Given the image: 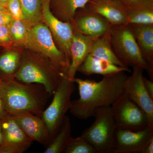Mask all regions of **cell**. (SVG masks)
<instances>
[{"instance_id": "f1b7e54d", "label": "cell", "mask_w": 153, "mask_h": 153, "mask_svg": "<svg viewBox=\"0 0 153 153\" xmlns=\"http://www.w3.org/2000/svg\"><path fill=\"white\" fill-rule=\"evenodd\" d=\"M13 19V18L7 10L0 11V26H7Z\"/></svg>"}, {"instance_id": "74e56055", "label": "cell", "mask_w": 153, "mask_h": 153, "mask_svg": "<svg viewBox=\"0 0 153 153\" xmlns=\"http://www.w3.org/2000/svg\"><path fill=\"white\" fill-rule=\"evenodd\" d=\"M1 80H0V85H1Z\"/></svg>"}, {"instance_id": "e0dca14e", "label": "cell", "mask_w": 153, "mask_h": 153, "mask_svg": "<svg viewBox=\"0 0 153 153\" xmlns=\"http://www.w3.org/2000/svg\"><path fill=\"white\" fill-rule=\"evenodd\" d=\"M130 25L144 59L147 63L146 71L153 76V25Z\"/></svg>"}, {"instance_id": "7402d4cb", "label": "cell", "mask_w": 153, "mask_h": 153, "mask_svg": "<svg viewBox=\"0 0 153 153\" xmlns=\"http://www.w3.org/2000/svg\"><path fill=\"white\" fill-rule=\"evenodd\" d=\"M70 118L66 115L59 128L45 146L44 153H62L71 138Z\"/></svg>"}, {"instance_id": "7a4b0ae2", "label": "cell", "mask_w": 153, "mask_h": 153, "mask_svg": "<svg viewBox=\"0 0 153 153\" xmlns=\"http://www.w3.org/2000/svg\"><path fill=\"white\" fill-rule=\"evenodd\" d=\"M0 96L7 113H27L40 117L50 96L42 85L16 79L1 81Z\"/></svg>"}, {"instance_id": "4fadbf2b", "label": "cell", "mask_w": 153, "mask_h": 153, "mask_svg": "<svg viewBox=\"0 0 153 153\" xmlns=\"http://www.w3.org/2000/svg\"><path fill=\"white\" fill-rule=\"evenodd\" d=\"M86 7L101 16L111 26L128 25L125 7L121 1L88 0Z\"/></svg>"}, {"instance_id": "cb8c5ba5", "label": "cell", "mask_w": 153, "mask_h": 153, "mask_svg": "<svg viewBox=\"0 0 153 153\" xmlns=\"http://www.w3.org/2000/svg\"><path fill=\"white\" fill-rule=\"evenodd\" d=\"M125 10L128 24L153 25V2L125 7Z\"/></svg>"}, {"instance_id": "5bb4252c", "label": "cell", "mask_w": 153, "mask_h": 153, "mask_svg": "<svg viewBox=\"0 0 153 153\" xmlns=\"http://www.w3.org/2000/svg\"><path fill=\"white\" fill-rule=\"evenodd\" d=\"M9 114L17 122L31 140L37 142L45 146L48 144L49 141V132L41 117L27 113Z\"/></svg>"}, {"instance_id": "2e32d148", "label": "cell", "mask_w": 153, "mask_h": 153, "mask_svg": "<svg viewBox=\"0 0 153 153\" xmlns=\"http://www.w3.org/2000/svg\"><path fill=\"white\" fill-rule=\"evenodd\" d=\"M96 38L85 36L74 30L70 48L71 62L66 72L70 80L73 81L75 77L78 68L89 55L91 46Z\"/></svg>"}, {"instance_id": "ba28073f", "label": "cell", "mask_w": 153, "mask_h": 153, "mask_svg": "<svg viewBox=\"0 0 153 153\" xmlns=\"http://www.w3.org/2000/svg\"><path fill=\"white\" fill-rule=\"evenodd\" d=\"M111 107L118 127L134 131L149 127L144 111L124 94Z\"/></svg>"}, {"instance_id": "1f68e13d", "label": "cell", "mask_w": 153, "mask_h": 153, "mask_svg": "<svg viewBox=\"0 0 153 153\" xmlns=\"http://www.w3.org/2000/svg\"><path fill=\"white\" fill-rule=\"evenodd\" d=\"M0 153H22L18 149L4 144L0 146Z\"/></svg>"}, {"instance_id": "4316f807", "label": "cell", "mask_w": 153, "mask_h": 153, "mask_svg": "<svg viewBox=\"0 0 153 153\" xmlns=\"http://www.w3.org/2000/svg\"><path fill=\"white\" fill-rule=\"evenodd\" d=\"M6 8L13 19L22 21L23 15L20 0H9Z\"/></svg>"}, {"instance_id": "ffe728a7", "label": "cell", "mask_w": 153, "mask_h": 153, "mask_svg": "<svg viewBox=\"0 0 153 153\" xmlns=\"http://www.w3.org/2000/svg\"><path fill=\"white\" fill-rule=\"evenodd\" d=\"M88 0H50L53 15L63 22H72L77 10L85 8Z\"/></svg>"}, {"instance_id": "83f0119b", "label": "cell", "mask_w": 153, "mask_h": 153, "mask_svg": "<svg viewBox=\"0 0 153 153\" xmlns=\"http://www.w3.org/2000/svg\"><path fill=\"white\" fill-rule=\"evenodd\" d=\"M0 46L4 49L13 47L9 33L8 25L0 26Z\"/></svg>"}, {"instance_id": "9c48e42d", "label": "cell", "mask_w": 153, "mask_h": 153, "mask_svg": "<svg viewBox=\"0 0 153 153\" xmlns=\"http://www.w3.org/2000/svg\"><path fill=\"white\" fill-rule=\"evenodd\" d=\"M42 1L43 22L50 30L56 46L70 62V48L74 33L72 23L62 22L53 15L50 10V0Z\"/></svg>"}, {"instance_id": "30bf717a", "label": "cell", "mask_w": 153, "mask_h": 153, "mask_svg": "<svg viewBox=\"0 0 153 153\" xmlns=\"http://www.w3.org/2000/svg\"><path fill=\"white\" fill-rule=\"evenodd\" d=\"M143 69L133 67L131 75L128 76L123 86L124 94L144 111L149 127L153 129V99L148 94L143 81Z\"/></svg>"}, {"instance_id": "8d00e7d4", "label": "cell", "mask_w": 153, "mask_h": 153, "mask_svg": "<svg viewBox=\"0 0 153 153\" xmlns=\"http://www.w3.org/2000/svg\"><path fill=\"white\" fill-rule=\"evenodd\" d=\"M7 10V9L5 7H4V6L2 5H1V4H0V11Z\"/></svg>"}, {"instance_id": "484cf974", "label": "cell", "mask_w": 153, "mask_h": 153, "mask_svg": "<svg viewBox=\"0 0 153 153\" xmlns=\"http://www.w3.org/2000/svg\"><path fill=\"white\" fill-rule=\"evenodd\" d=\"M64 153H97L90 143L81 135L71 137L64 151Z\"/></svg>"}, {"instance_id": "44dd1931", "label": "cell", "mask_w": 153, "mask_h": 153, "mask_svg": "<svg viewBox=\"0 0 153 153\" xmlns=\"http://www.w3.org/2000/svg\"><path fill=\"white\" fill-rule=\"evenodd\" d=\"M89 55L117 66L128 67L119 60L114 52L110 42V30L103 36L94 39L91 46Z\"/></svg>"}, {"instance_id": "9a60e30c", "label": "cell", "mask_w": 153, "mask_h": 153, "mask_svg": "<svg viewBox=\"0 0 153 153\" xmlns=\"http://www.w3.org/2000/svg\"><path fill=\"white\" fill-rule=\"evenodd\" d=\"M0 123L2 131L3 144L16 148L22 153L29 149L33 142L27 137L10 115L7 113L0 119Z\"/></svg>"}, {"instance_id": "8992f818", "label": "cell", "mask_w": 153, "mask_h": 153, "mask_svg": "<svg viewBox=\"0 0 153 153\" xmlns=\"http://www.w3.org/2000/svg\"><path fill=\"white\" fill-rule=\"evenodd\" d=\"M74 82L66 73L61 76L50 105L44 110L41 117L47 126L49 141L55 134L69 110L71 95L74 90Z\"/></svg>"}, {"instance_id": "e575fe53", "label": "cell", "mask_w": 153, "mask_h": 153, "mask_svg": "<svg viewBox=\"0 0 153 153\" xmlns=\"http://www.w3.org/2000/svg\"><path fill=\"white\" fill-rule=\"evenodd\" d=\"M3 138L2 131L1 126V123H0V146L3 143Z\"/></svg>"}, {"instance_id": "5b68a950", "label": "cell", "mask_w": 153, "mask_h": 153, "mask_svg": "<svg viewBox=\"0 0 153 153\" xmlns=\"http://www.w3.org/2000/svg\"><path fill=\"white\" fill-rule=\"evenodd\" d=\"M110 42L115 54L125 66H137L146 70L147 63L143 57L130 25L111 26Z\"/></svg>"}, {"instance_id": "ac0fdd59", "label": "cell", "mask_w": 153, "mask_h": 153, "mask_svg": "<svg viewBox=\"0 0 153 153\" xmlns=\"http://www.w3.org/2000/svg\"><path fill=\"white\" fill-rule=\"evenodd\" d=\"M77 71L86 76L94 74H101L103 76H109L121 72H131L128 67L117 66L100 58L88 55Z\"/></svg>"}, {"instance_id": "7c38bea8", "label": "cell", "mask_w": 153, "mask_h": 153, "mask_svg": "<svg viewBox=\"0 0 153 153\" xmlns=\"http://www.w3.org/2000/svg\"><path fill=\"white\" fill-rule=\"evenodd\" d=\"M71 23L74 31L94 38L103 36L109 31L111 26L101 16L86 7L77 10Z\"/></svg>"}, {"instance_id": "d6986e66", "label": "cell", "mask_w": 153, "mask_h": 153, "mask_svg": "<svg viewBox=\"0 0 153 153\" xmlns=\"http://www.w3.org/2000/svg\"><path fill=\"white\" fill-rule=\"evenodd\" d=\"M24 49L12 47L4 49L0 53V80L15 79L21 63Z\"/></svg>"}, {"instance_id": "f546056e", "label": "cell", "mask_w": 153, "mask_h": 153, "mask_svg": "<svg viewBox=\"0 0 153 153\" xmlns=\"http://www.w3.org/2000/svg\"><path fill=\"white\" fill-rule=\"evenodd\" d=\"M122 2L125 7H133L153 2V0H122Z\"/></svg>"}, {"instance_id": "f35d334b", "label": "cell", "mask_w": 153, "mask_h": 153, "mask_svg": "<svg viewBox=\"0 0 153 153\" xmlns=\"http://www.w3.org/2000/svg\"><path fill=\"white\" fill-rule=\"evenodd\" d=\"M116 1H122V0H116Z\"/></svg>"}, {"instance_id": "836d02e7", "label": "cell", "mask_w": 153, "mask_h": 153, "mask_svg": "<svg viewBox=\"0 0 153 153\" xmlns=\"http://www.w3.org/2000/svg\"><path fill=\"white\" fill-rule=\"evenodd\" d=\"M1 96H0V119L4 117L7 114Z\"/></svg>"}, {"instance_id": "d4e9b609", "label": "cell", "mask_w": 153, "mask_h": 153, "mask_svg": "<svg viewBox=\"0 0 153 153\" xmlns=\"http://www.w3.org/2000/svg\"><path fill=\"white\" fill-rule=\"evenodd\" d=\"M9 33L14 47L25 49L27 41L29 30L22 20L13 19L8 25Z\"/></svg>"}, {"instance_id": "52a82bcc", "label": "cell", "mask_w": 153, "mask_h": 153, "mask_svg": "<svg viewBox=\"0 0 153 153\" xmlns=\"http://www.w3.org/2000/svg\"><path fill=\"white\" fill-rule=\"evenodd\" d=\"M25 49L47 57L64 73L70 65V62L56 46L50 30L44 22L29 29Z\"/></svg>"}, {"instance_id": "603a6c76", "label": "cell", "mask_w": 153, "mask_h": 153, "mask_svg": "<svg viewBox=\"0 0 153 153\" xmlns=\"http://www.w3.org/2000/svg\"><path fill=\"white\" fill-rule=\"evenodd\" d=\"M22 21L30 29L43 22L42 0H20Z\"/></svg>"}, {"instance_id": "6da1fadb", "label": "cell", "mask_w": 153, "mask_h": 153, "mask_svg": "<svg viewBox=\"0 0 153 153\" xmlns=\"http://www.w3.org/2000/svg\"><path fill=\"white\" fill-rule=\"evenodd\" d=\"M125 71L103 76L100 81L74 77L77 83L79 98L71 100L69 110L79 119L86 120L94 116L96 108L111 106L124 94L123 86L127 77Z\"/></svg>"}, {"instance_id": "4dcf8cb0", "label": "cell", "mask_w": 153, "mask_h": 153, "mask_svg": "<svg viewBox=\"0 0 153 153\" xmlns=\"http://www.w3.org/2000/svg\"><path fill=\"white\" fill-rule=\"evenodd\" d=\"M143 81L145 88L148 94L153 99V82L150 79H148L144 76H143Z\"/></svg>"}, {"instance_id": "3957f363", "label": "cell", "mask_w": 153, "mask_h": 153, "mask_svg": "<svg viewBox=\"0 0 153 153\" xmlns=\"http://www.w3.org/2000/svg\"><path fill=\"white\" fill-rule=\"evenodd\" d=\"M64 73L47 57L29 49H24L15 79L26 83L41 84L51 96L55 93Z\"/></svg>"}, {"instance_id": "ab89813d", "label": "cell", "mask_w": 153, "mask_h": 153, "mask_svg": "<svg viewBox=\"0 0 153 153\" xmlns=\"http://www.w3.org/2000/svg\"><path fill=\"white\" fill-rule=\"evenodd\" d=\"M0 47H1V46H0Z\"/></svg>"}, {"instance_id": "d6a6232c", "label": "cell", "mask_w": 153, "mask_h": 153, "mask_svg": "<svg viewBox=\"0 0 153 153\" xmlns=\"http://www.w3.org/2000/svg\"><path fill=\"white\" fill-rule=\"evenodd\" d=\"M153 153V137L143 147L140 153Z\"/></svg>"}, {"instance_id": "d590c367", "label": "cell", "mask_w": 153, "mask_h": 153, "mask_svg": "<svg viewBox=\"0 0 153 153\" xmlns=\"http://www.w3.org/2000/svg\"><path fill=\"white\" fill-rule=\"evenodd\" d=\"M9 1V0H0V4L6 8Z\"/></svg>"}, {"instance_id": "277c9868", "label": "cell", "mask_w": 153, "mask_h": 153, "mask_svg": "<svg viewBox=\"0 0 153 153\" xmlns=\"http://www.w3.org/2000/svg\"><path fill=\"white\" fill-rule=\"evenodd\" d=\"M94 117V123L84 130L81 136L97 153H111L114 136L118 127L111 106L96 108Z\"/></svg>"}, {"instance_id": "8fae6325", "label": "cell", "mask_w": 153, "mask_h": 153, "mask_svg": "<svg viewBox=\"0 0 153 153\" xmlns=\"http://www.w3.org/2000/svg\"><path fill=\"white\" fill-rule=\"evenodd\" d=\"M153 137V129L134 131L117 127L113 139L111 153H140Z\"/></svg>"}]
</instances>
